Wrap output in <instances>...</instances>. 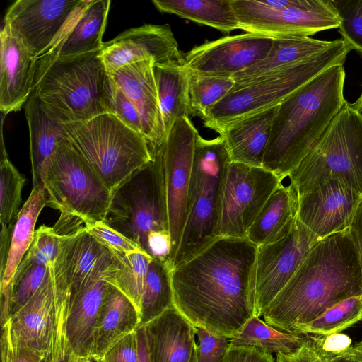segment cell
<instances>
[{"mask_svg":"<svg viewBox=\"0 0 362 362\" xmlns=\"http://www.w3.org/2000/svg\"><path fill=\"white\" fill-rule=\"evenodd\" d=\"M62 239V235L53 227L42 225L35 230L33 241L15 273L13 284L33 265H52L58 255Z\"/></svg>","mask_w":362,"mask_h":362,"instance_id":"obj_40","label":"cell"},{"mask_svg":"<svg viewBox=\"0 0 362 362\" xmlns=\"http://www.w3.org/2000/svg\"><path fill=\"white\" fill-rule=\"evenodd\" d=\"M231 4L240 30L270 37H310L338 28L341 21L332 0H290L278 9L254 0H231Z\"/></svg>","mask_w":362,"mask_h":362,"instance_id":"obj_12","label":"cell"},{"mask_svg":"<svg viewBox=\"0 0 362 362\" xmlns=\"http://www.w3.org/2000/svg\"><path fill=\"white\" fill-rule=\"evenodd\" d=\"M162 146L153 151L151 162L133 173L111 192L103 221L146 252L151 232L169 231Z\"/></svg>","mask_w":362,"mask_h":362,"instance_id":"obj_10","label":"cell"},{"mask_svg":"<svg viewBox=\"0 0 362 362\" xmlns=\"http://www.w3.org/2000/svg\"><path fill=\"white\" fill-rule=\"evenodd\" d=\"M298 196L337 179L362 194V115L347 101L288 176Z\"/></svg>","mask_w":362,"mask_h":362,"instance_id":"obj_9","label":"cell"},{"mask_svg":"<svg viewBox=\"0 0 362 362\" xmlns=\"http://www.w3.org/2000/svg\"><path fill=\"white\" fill-rule=\"evenodd\" d=\"M153 64L152 60H144L108 73L137 109L144 135L153 151L160 148L166 139Z\"/></svg>","mask_w":362,"mask_h":362,"instance_id":"obj_21","label":"cell"},{"mask_svg":"<svg viewBox=\"0 0 362 362\" xmlns=\"http://www.w3.org/2000/svg\"><path fill=\"white\" fill-rule=\"evenodd\" d=\"M101 360L103 362H138L139 346L136 330L112 346Z\"/></svg>","mask_w":362,"mask_h":362,"instance_id":"obj_46","label":"cell"},{"mask_svg":"<svg viewBox=\"0 0 362 362\" xmlns=\"http://www.w3.org/2000/svg\"><path fill=\"white\" fill-rule=\"evenodd\" d=\"M64 127L73 146L111 192L153 158L146 137L112 113L64 123Z\"/></svg>","mask_w":362,"mask_h":362,"instance_id":"obj_6","label":"cell"},{"mask_svg":"<svg viewBox=\"0 0 362 362\" xmlns=\"http://www.w3.org/2000/svg\"><path fill=\"white\" fill-rule=\"evenodd\" d=\"M75 362H91L90 358H76Z\"/></svg>","mask_w":362,"mask_h":362,"instance_id":"obj_57","label":"cell"},{"mask_svg":"<svg viewBox=\"0 0 362 362\" xmlns=\"http://www.w3.org/2000/svg\"><path fill=\"white\" fill-rule=\"evenodd\" d=\"M139 321V312L132 300L107 282L95 326L90 357L101 359L116 343L136 331Z\"/></svg>","mask_w":362,"mask_h":362,"instance_id":"obj_28","label":"cell"},{"mask_svg":"<svg viewBox=\"0 0 362 362\" xmlns=\"http://www.w3.org/2000/svg\"><path fill=\"white\" fill-rule=\"evenodd\" d=\"M315 339L321 349L329 356L346 351L351 346L352 342L348 335L341 332L328 335H317Z\"/></svg>","mask_w":362,"mask_h":362,"instance_id":"obj_51","label":"cell"},{"mask_svg":"<svg viewBox=\"0 0 362 362\" xmlns=\"http://www.w3.org/2000/svg\"><path fill=\"white\" fill-rule=\"evenodd\" d=\"M362 320V298H348L329 308L313 321L300 327L297 334L328 335L341 332Z\"/></svg>","mask_w":362,"mask_h":362,"instance_id":"obj_37","label":"cell"},{"mask_svg":"<svg viewBox=\"0 0 362 362\" xmlns=\"http://www.w3.org/2000/svg\"><path fill=\"white\" fill-rule=\"evenodd\" d=\"M221 362H274L272 354L254 346L230 344Z\"/></svg>","mask_w":362,"mask_h":362,"instance_id":"obj_49","label":"cell"},{"mask_svg":"<svg viewBox=\"0 0 362 362\" xmlns=\"http://www.w3.org/2000/svg\"><path fill=\"white\" fill-rule=\"evenodd\" d=\"M150 362H189L197 328L175 307L144 325Z\"/></svg>","mask_w":362,"mask_h":362,"instance_id":"obj_26","label":"cell"},{"mask_svg":"<svg viewBox=\"0 0 362 362\" xmlns=\"http://www.w3.org/2000/svg\"><path fill=\"white\" fill-rule=\"evenodd\" d=\"M116 259L90 279L68 308L65 325L66 345L77 358H90L93 332L107 282L105 279L116 268Z\"/></svg>","mask_w":362,"mask_h":362,"instance_id":"obj_22","label":"cell"},{"mask_svg":"<svg viewBox=\"0 0 362 362\" xmlns=\"http://www.w3.org/2000/svg\"><path fill=\"white\" fill-rule=\"evenodd\" d=\"M196 328L197 362H221L230 345V339L202 327Z\"/></svg>","mask_w":362,"mask_h":362,"instance_id":"obj_45","label":"cell"},{"mask_svg":"<svg viewBox=\"0 0 362 362\" xmlns=\"http://www.w3.org/2000/svg\"><path fill=\"white\" fill-rule=\"evenodd\" d=\"M84 0H17L4 25L37 60L57 42Z\"/></svg>","mask_w":362,"mask_h":362,"instance_id":"obj_15","label":"cell"},{"mask_svg":"<svg viewBox=\"0 0 362 362\" xmlns=\"http://www.w3.org/2000/svg\"><path fill=\"white\" fill-rule=\"evenodd\" d=\"M49 266L33 265L13 284L8 320L17 313L35 295L45 281Z\"/></svg>","mask_w":362,"mask_h":362,"instance_id":"obj_42","label":"cell"},{"mask_svg":"<svg viewBox=\"0 0 362 362\" xmlns=\"http://www.w3.org/2000/svg\"><path fill=\"white\" fill-rule=\"evenodd\" d=\"M340 18L342 39L362 55V0H332Z\"/></svg>","mask_w":362,"mask_h":362,"instance_id":"obj_41","label":"cell"},{"mask_svg":"<svg viewBox=\"0 0 362 362\" xmlns=\"http://www.w3.org/2000/svg\"><path fill=\"white\" fill-rule=\"evenodd\" d=\"M329 355L320 347L315 337L308 339L296 351L288 354H277L276 362H327Z\"/></svg>","mask_w":362,"mask_h":362,"instance_id":"obj_48","label":"cell"},{"mask_svg":"<svg viewBox=\"0 0 362 362\" xmlns=\"http://www.w3.org/2000/svg\"><path fill=\"white\" fill-rule=\"evenodd\" d=\"M257 246L218 238L171 272L175 308L195 327L231 339L255 316Z\"/></svg>","mask_w":362,"mask_h":362,"instance_id":"obj_1","label":"cell"},{"mask_svg":"<svg viewBox=\"0 0 362 362\" xmlns=\"http://www.w3.org/2000/svg\"><path fill=\"white\" fill-rule=\"evenodd\" d=\"M110 4V0H84L54 45L39 59L64 58L101 51Z\"/></svg>","mask_w":362,"mask_h":362,"instance_id":"obj_25","label":"cell"},{"mask_svg":"<svg viewBox=\"0 0 362 362\" xmlns=\"http://www.w3.org/2000/svg\"><path fill=\"white\" fill-rule=\"evenodd\" d=\"M345 77L334 64L278 105L262 168L283 180L298 167L346 103Z\"/></svg>","mask_w":362,"mask_h":362,"instance_id":"obj_3","label":"cell"},{"mask_svg":"<svg viewBox=\"0 0 362 362\" xmlns=\"http://www.w3.org/2000/svg\"><path fill=\"white\" fill-rule=\"evenodd\" d=\"M160 12L229 33L240 29L231 0H153Z\"/></svg>","mask_w":362,"mask_h":362,"instance_id":"obj_33","label":"cell"},{"mask_svg":"<svg viewBox=\"0 0 362 362\" xmlns=\"http://www.w3.org/2000/svg\"><path fill=\"white\" fill-rule=\"evenodd\" d=\"M105 93L108 112L115 115L127 126L144 135L142 123L137 109L110 74L106 83Z\"/></svg>","mask_w":362,"mask_h":362,"instance_id":"obj_43","label":"cell"},{"mask_svg":"<svg viewBox=\"0 0 362 362\" xmlns=\"http://www.w3.org/2000/svg\"><path fill=\"white\" fill-rule=\"evenodd\" d=\"M66 320V310L56 298L49 265L40 288L4 325L14 345L40 354L46 362H59L69 349L65 336Z\"/></svg>","mask_w":362,"mask_h":362,"instance_id":"obj_13","label":"cell"},{"mask_svg":"<svg viewBox=\"0 0 362 362\" xmlns=\"http://www.w3.org/2000/svg\"><path fill=\"white\" fill-rule=\"evenodd\" d=\"M77 357H76L70 349H68L65 356L59 362H75ZM40 362H46L43 358Z\"/></svg>","mask_w":362,"mask_h":362,"instance_id":"obj_55","label":"cell"},{"mask_svg":"<svg viewBox=\"0 0 362 362\" xmlns=\"http://www.w3.org/2000/svg\"><path fill=\"white\" fill-rule=\"evenodd\" d=\"M171 264L153 258L150 262L139 310V326L153 320L166 310L173 308Z\"/></svg>","mask_w":362,"mask_h":362,"instance_id":"obj_35","label":"cell"},{"mask_svg":"<svg viewBox=\"0 0 362 362\" xmlns=\"http://www.w3.org/2000/svg\"><path fill=\"white\" fill-rule=\"evenodd\" d=\"M361 293L358 257L346 230L313 244L262 317L278 330L297 334L300 327L335 304Z\"/></svg>","mask_w":362,"mask_h":362,"instance_id":"obj_2","label":"cell"},{"mask_svg":"<svg viewBox=\"0 0 362 362\" xmlns=\"http://www.w3.org/2000/svg\"><path fill=\"white\" fill-rule=\"evenodd\" d=\"M187 69L192 116L202 118L233 90L235 81L230 77L205 76Z\"/></svg>","mask_w":362,"mask_h":362,"instance_id":"obj_39","label":"cell"},{"mask_svg":"<svg viewBox=\"0 0 362 362\" xmlns=\"http://www.w3.org/2000/svg\"><path fill=\"white\" fill-rule=\"evenodd\" d=\"M196 348L194 349V350L192 352V356L190 358V360L189 362H197V358H196V351H195Z\"/></svg>","mask_w":362,"mask_h":362,"instance_id":"obj_58","label":"cell"},{"mask_svg":"<svg viewBox=\"0 0 362 362\" xmlns=\"http://www.w3.org/2000/svg\"><path fill=\"white\" fill-rule=\"evenodd\" d=\"M84 226L86 230L97 241L114 254L127 255L144 251L132 240L110 228L103 221Z\"/></svg>","mask_w":362,"mask_h":362,"instance_id":"obj_44","label":"cell"},{"mask_svg":"<svg viewBox=\"0 0 362 362\" xmlns=\"http://www.w3.org/2000/svg\"><path fill=\"white\" fill-rule=\"evenodd\" d=\"M100 57L108 73L144 60H152L154 64L184 63L168 24H144L129 28L104 42Z\"/></svg>","mask_w":362,"mask_h":362,"instance_id":"obj_20","label":"cell"},{"mask_svg":"<svg viewBox=\"0 0 362 362\" xmlns=\"http://www.w3.org/2000/svg\"><path fill=\"white\" fill-rule=\"evenodd\" d=\"M0 110H21L34 88L37 59L3 24L0 32Z\"/></svg>","mask_w":362,"mask_h":362,"instance_id":"obj_23","label":"cell"},{"mask_svg":"<svg viewBox=\"0 0 362 362\" xmlns=\"http://www.w3.org/2000/svg\"><path fill=\"white\" fill-rule=\"evenodd\" d=\"M327 362H362V341L342 353L329 356Z\"/></svg>","mask_w":362,"mask_h":362,"instance_id":"obj_53","label":"cell"},{"mask_svg":"<svg viewBox=\"0 0 362 362\" xmlns=\"http://www.w3.org/2000/svg\"><path fill=\"white\" fill-rule=\"evenodd\" d=\"M332 42L308 36L274 37L270 51L263 60L232 77L235 81L233 88L307 60L330 46Z\"/></svg>","mask_w":362,"mask_h":362,"instance_id":"obj_30","label":"cell"},{"mask_svg":"<svg viewBox=\"0 0 362 362\" xmlns=\"http://www.w3.org/2000/svg\"><path fill=\"white\" fill-rule=\"evenodd\" d=\"M199 133L188 117L172 127L161 148L169 232L170 263L177 251L185 228L195 144Z\"/></svg>","mask_w":362,"mask_h":362,"instance_id":"obj_14","label":"cell"},{"mask_svg":"<svg viewBox=\"0 0 362 362\" xmlns=\"http://www.w3.org/2000/svg\"><path fill=\"white\" fill-rule=\"evenodd\" d=\"M136 332L139 346L138 362H150L144 327H139L136 329Z\"/></svg>","mask_w":362,"mask_h":362,"instance_id":"obj_54","label":"cell"},{"mask_svg":"<svg viewBox=\"0 0 362 362\" xmlns=\"http://www.w3.org/2000/svg\"><path fill=\"white\" fill-rule=\"evenodd\" d=\"M114 255L119 263L105 281L126 295L139 312L147 272L153 258L145 251L127 255Z\"/></svg>","mask_w":362,"mask_h":362,"instance_id":"obj_36","label":"cell"},{"mask_svg":"<svg viewBox=\"0 0 362 362\" xmlns=\"http://www.w3.org/2000/svg\"><path fill=\"white\" fill-rule=\"evenodd\" d=\"M298 196L292 185L281 183L272 193L246 238L257 246L269 244L285 237L296 218Z\"/></svg>","mask_w":362,"mask_h":362,"instance_id":"obj_31","label":"cell"},{"mask_svg":"<svg viewBox=\"0 0 362 362\" xmlns=\"http://www.w3.org/2000/svg\"><path fill=\"white\" fill-rule=\"evenodd\" d=\"M47 205L59 211L54 226L67 235L86 225L103 221L111 192L69 139L61 143L47 163L41 177Z\"/></svg>","mask_w":362,"mask_h":362,"instance_id":"obj_5","label":"cell"},{"mask_svg":"<svg viewBox=\"0 0 362 362\" xmlns=\"http://www.w3.org/2000/svg\"><path fill=\"white\" fill-rule=\"evenodd\" d=\"M351 47L343 39L296 65L233 88L202 118L216 132L235 121L279 105L329 67L344 64Z\"/></svg>","mask_w":362,"mask_h":362,"instance_id":"obj_7","label":"cell"},{"mask_svg":"<svg viewBox=\"0 0 362 362\" xmlns=\"http://www.w3.org/2000/svg\"><path fill=\"white\" fill-rule=\"evenodd\" d=\"M90 358L91 362H103L101 359L96 358L94 357H90Z\"/></svg>","mask_w":362,"mask_h":362,"instance_id":"obj_59","label":"cell"},{"mask_svg":"<svg viewBox=\"0 0 362 362\" xmlns=\"http://www.w3.org/2000/svg\"><path fill=\"white\" fill-rule=\"evenodd\" d=\"M46 205L43 185L33 187L13 224L6 257L0 263L1 326L8 321L15 273L33 241L37 220Z\"/></svg>","mask_w":362,"mask_h":362,"instance_id":"obj_24","label":"cell"},{"mask_svg":"<svg viewBox=\"0 0 362 362\" xmlns=\"http://www.w3.org/2000/svg\"><path fill=\"white\" fill-rule=\"evenodd\" d=\"M347 232L356 250L362 275V199L354 215Z\"/></svg>","mask_w":362,"mask_h":362,"instance_id":"obj_52","label":"cell"},{"mask_svg":"<svg viewBox=\"0 0 362 362\" xmlns=\"http://www.w3.org/2000/svg\"><path fill=\"white\" fill-rule=\"evenodd\" d=\"M1 362H40L42 356L27 348L14 345L10 339L6 325L1 327Z\"/></svg>","mask_w":362,"mask_h":362,"instance_id":"obj_47","label":"cell"},{"mask_svg":"<svg viewBox=\"0 0 362 362\" xmlns=\"http://www.w3.org/2000/svg\"><path fill=\"white\" fill-rule=\"evenodd\" d=\"M281 182L264 168L230 162L221 184L217 237L246 238L258 214Z\"/></svg>","mask_w":362,"mask_h":362,"instance_id":"obj_11","label":"cell"},{"mask_svg":"<svg viewBox=\"0 0 362 362\" xmlns=\"http://www.w3.org/2000/svg\"><path fill=\"white\" fill-rule=\"evenodd\" d=\"M273 42L250 33L226 36L193 47L183 54L184 64L199 74L232 78L263 60Z\"/></svg>","mask_w":362,"mask_h":362,"instance_id":"obj_18","label":"cell"},{"mask_svg":"<svg viewBox=\"0 0 362 362\" xmlns=\"http://www.w3.org/2000/svg\"><path fill=\"white\" fill-rule=\"evenodd\" d=\"M0 160V222L9 228L21 209V192L25 178L8 158L1 133Z\"/></svg>","mask_w":362,"mask_h":362,"instance_id":"obj_38","label":"cell"},{"mask_svg":"<svg viewBox=\"0 0 362 362\" xmlns=\"http://www.w3.org/2000/svg\"><path fill=\"white\" fill-rule=\"evenodd\" d=\"M171 252L172 240L169 231H152L149 233L147 238V253L152 258L170 262Z\"/></svg>","mask_w":362,"mask_h":362,"instance_id":"obj_50","label":"cell"},{"mask_svg":"<svg viewBox=\"0 0 362 362\" xmlns=\"http://www.w3.org/2000/svg\"><path fill=\"white\" fill-rule=\"evenodd\" d=\"M115 257L85 226L70 235H62L59 253L51 269L56 297L66 305L67 313L70 303L94 274Z\"/></svg>","mask_w":362,"mask_h":362,"instance_id":"obj_17","label":"cell"},{"mask_svg":"<svg viewBox=\"0 0 362 362\" xmlns=\"http://www.w3.org/2000/svg\"><path fill=\"white\" fill-rule=\"evenodd\" d=\"M310 337L278 330L259 317L253 316L233 338L230 344L254 346L269 354H288L298 349Z\"/></svg>","mask_w":362,"mask_h":362,"instance_id":"obj_34","label":"cell"},{"mask_svg":"<svg viewBox=\"0 0 362 362\" xmlns=\"http://www.w3.org/2000/svg\"><path fill=\"white\" fill-rule=\"evenodd\" d=\"M153 74L167 137L177 120L192 116L188 69L184 63L153 64Z\"/></svg>","mask_w":362,"mask_h":362,"instance_id":"obj_32","label":"cell"},{"mask_svg":"<svg viewBox=\"0 0 362 362\" xmlns=\"http://www.w3.org/2000/svg\"><path fill=\"white\" fill-rule=\"evenodd\" d=\"M278 105L231 122L217 131L231 162L262 168L265 150Z\"/></svg>","mask_w":362,"mask_h":362,"instance_id":"obj_27","label":"cell"},{"mask_svg":"<svg viewBox=\"0 0 362 362\" xmlns=\"http://www.w3.org/2000/svg\"><path fill=\"white\" fill-rule=\"evenodd\" d=\"M100 52L37 60L33 91L49 115L68 123L108 112L105 89L109 74Z\"/></svg>","mask_w":362,"mask_h":362,"instance_id":"obj_4","label":"cell"},{"mask_svg":"<svg viewBox=\"0 0 362 362\" xmlns=\"http://www.w3.org/2000/svg\"><path fill=\"white\" fill-rule=\"evenodd\" d=\"M361 199V194L330 178L298 196L296 217L320 240L347 230Z\"/></svg>","mask_w":362,"mask_h":362,"instance_id":"obj_19","label":"cell"},{"mask_svg":"<svg viewBox=\"0 0 362 362\" xmlns=\"http://www.w3.org/2000/svg\"><path fill=\"white\" fill-rule=\"evenodd\" d=\"M362 87V86H361ZM352 107L356 110L361 115H362V89L361 93L358 98L354 103L351 104Z\"/></svg>","mask_w":362,"mask_h":362,"instance_id":"obj_56","label":"cell"},{"mask_svg":"<svg viewBox=\"0 0 362 362\" xmlns=\"http://www.w3.org/2000/svg\"><path fill=\"white\" fill-rule=\"evenodd\" d=\"M30 133L33 187L42 184L43 170L59 144L69 139L64 123L52 117L33 91L25 103Z\"/></svg>","mask_w":362,"mask_h":362,"instance_id":"obj_29","label":"cell"},{"mask_svg":"<svg viewBox=\"0 0 362 362\" xmlns=\"http://www.w3.org/2000/svg\"><path fill=\"white\" fill-rule=\"evenodd\" d=\"M231 162L225 140L220 136L195 144L187 214L172 268L189 260L217 237L219 199L223 177Z\"/></svg>","mask_w":362,"mask_h":362,"instance_id":"obj_8","label":"cell"},{"mask_svg":"<svg viewBox=\"0 0 362 362\" xmlns=\"http://www.w3.org/2000/svg\"><path fill=\"white\" fill-rule=\"evenodd\" d=\"M318 241L296 218L283 238L257 246L255 270V316L264 310L293 277L313 244Z\"/></svg>","mask_w":362,"mask_h":362,"instance_id":"obj_16","label":"cell"}]
</instances>
